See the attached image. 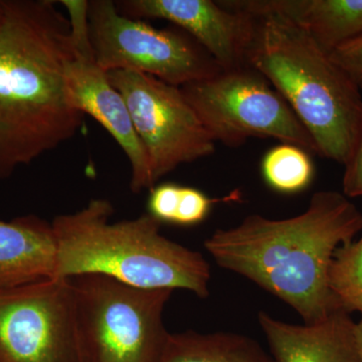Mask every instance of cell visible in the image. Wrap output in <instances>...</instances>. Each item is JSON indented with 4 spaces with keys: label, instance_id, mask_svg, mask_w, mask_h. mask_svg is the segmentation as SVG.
<instances>
[{
    "label": "cell",
    "instance_id": "obj_1",
    "mask_svg": "<svg viewBox=\"0 0 362 362\" xmlns=\"http://www.w3.org/2000/svg\"><path fill=\"white\" fill-rule=\"evenodd\" d=\"M71 26L51 0H4L0 20V181L84 128L65 77Z\"/></svg>",
    "mask_w": 362,
    "mask_h": 362
},
{
    "label": "cell",
    "instance_id": "obj_2",
    "mask_svg": "<svg viewBox=\"0 0 362 362\" xmlns=\"http://www.w3.org/2000/svg\"><path fill=\"white\" fill-rule=\"evenodd\" d=\"M362 232V213L334 190L312 195L303 213L284 220L250 214L204 240L216 265L247 278L289 305L305 324L340 310L328 286L338 247ZM342 310V309H341Z\"/></svg>",
    "mask_w": 362,
    "mask_h": 362
},
{
    "label": "cell",
    "instance_id": "obj_3",
    "mask_svg": "<svg viewBox=\"0 0 362 362\" xmlns=\"http://www.w3.org/2000/svg\"><path fill=\"white\" fill-rule=\"evenodd\" d=\"M108 199H93L52 221L57 244L56 278L102 275L140 289H182L209 296V262L160 233L151 214L112 221Z\"/></svg>",
    "mask_w": 362,
    "mask_h": 362
},
{
    "label": "cell",
    "instance_id": "obj_4",
    "mask_svg": "<svg viewBox=\"0 0 362 362\" xmlns=\"http://www.w3.org/2000/svg\"><path fill=\"white\" fill-rule=\"evenodd\" d=\"M252 16L247 65L287 102L315 143L316 153L344 163L362 119L358 86L289 21L273 13Z\"/></svg>",
    "mask_w": 362,
    "mask_h": 362
},
{
    "label": "cell",
    "instance_id": "obj_5",
    "mask_svg": "<svg viewBox=\"0 0 362 362\" xmlns=\"http://www.w3.org/2000/svg\"><path fill=\"white\" fill-rule=\"evenodd\" d=\"M83 362H159L173 290L140 289L102 275L70 279Z\"/></svg>",
    "mask_w": 362,
    "mask_h": 362
},
{
    "label": "cell",
    "instance_id": "obj_6",
    "mask_svg": "<svg viewBox=\"0 0 362 362\" xmlns=\"http://www.w3.org/2000/svg\"><path fill=\"white\" fill-rule=\"evenodd\" d=\"M180 89L216 143L239 147L250 138H274L316 153L289 105L251 66L221 71Z\"/></svg>",
    "mask_w": 362,
    "mask_h": 362
},
{
    "label": "cell",
    "instance_id": "obj_7",
    "mask_svg": "<svg viewBox=\"0 0 362 362\" xmlns=\"http://www.w3.org/2000/svg\"><path fill=\"white\" fill-rule=\"evenodd\" d=\"M88 23L95 61L106 73L137 71L181 88L223 71L187 33L127 18L112 0H90Z\"/></svg>",
    "mask_w": 362,
    "mask_h": 362
},
{
    "label": "cell",
    "instance_id": "obj_8",
    "mask_svg": "<svg viewBox=\"0 0 362 362\" xmlns=\"http://www.w3.org/2000/svg\"><path fill=\"white\" fill-rule=\"evenodd\" d=\"M107 74L146 150L154 187L181 164L214 153L216 142L180 87L137 71Z\"/></svg>",
    "mask_w": 362,
    "mask_h": 362
},
{
    "label": "cell",
    "instance_id": "obj_9",
    "mask_svg": "<svg viewBox=\"0 0 362 362\" xmlns=\"http://www.w3.org/2000/svg\"><path fill=\"white\" fill-rule=\"evenodd\" d=\"M0 362H83L70 279L0 289Z\"/></svg>",
    "mask_w": 362,
    "mask_h": 362
},
{
    "label": "cell",
    "instance_id": "obj_10",
    "mask_svg": "<svg viewBox=\"0 0 362 362\" xmlns=\"http://www.w3.org/2000/svg\"><path fill=\"white\" fill-rule=\"evenodd\" d=\"M127 18H158L181 28L223 71L247 65L255 18L211 0H122L115 1Z\"/></svg>",
    "mask_w": 362,
    "mask_h": 362
},
{
    "label": "cell",
    "instance_id": "obj_11",
    "mask_svg": "<svg viewBox=\"0 0 362 362\" xmlns=\"http://www.w3.org/2000/svg\"><path fill=\"white\" fill-rule=\"evenodd\" d=\"M73 45V44H71ZM73 45L65 68L66 85L78 110L108 131L127 156L130 189L134 194L154 187L146 150L136 133L122 95L112 86L108 74L95 61L90 45Z\"/></svg>",
    "mask_w": 362,
    "mask_h": 362
},
{
    "label": "cell",
    "instance_id": "obj_12",
    "mask_svg": "<svg viewBox=\"0 0 362 362\" xmlns=\"http://www.w3.org/2000/svg\"><path fill=\"white\" fill-rule=\"evenodd\" d=\"M258 321L276 362H362L356 321L337 310L314 324H292L259 312Z\"/></svg>",
    "mask_w": 362,
    "mask_h": 362
},
{
    "label": "cell",
    "instance_id": "obj_13",
    "mask_svg": "<svg viewBox=\"0 0 362 362\" xmlns=\"http://www.w3.org/2000/svg\"><path fill=\"white\" fill-rule=\"evenodd\" d=\"M221 4L250 16H282L328 54L362 37V0H235Z\"/></svg>",
    "mask_w": 362,
    "mask_h": 362
},
{
    "label": "cell",
    "instance_id": "obj_14",
    "mask_svg": "<svg viewBox=\"0 0 362 362\" xmlns=\"http://www.w3.org/2000/svg\"><path fill=\"white\" fill-rule=\"evenodd\" d=\"M52 223L35 214L0 220V289L56 278Z\"/></svg>",
    "mask_w": 362,
    "mask_h": 362
},
{
    "label": "cell",
    "instance_id": "obj_15",
    "mask_svg": "<svg viewBox=\"0 0 362 362\" xmlns=\"http://www.w3.org/2000/svg\"><path fill=\"white\" fill-rule=\"evenodd\" d=\"M159 362H276L252 338L235 332L170 333Z\"/></svg>",
    "mask_w": 362,
    "mask_h": 362
},
{
    "label": "cell",
    "instance_id": "obj_16",
    "mask_svg": "<svg viewBox=\"0 0 362 362\" xmlns=\"http://www.w3.org/2000/svg\"><path fill=\"white\" fill-rule=\"evenodd\" d=\"M262 173L273 189L283 194H296L310 185L314 166L309 152L289 143H282L267 152Z\"/></svg>",
    "mask_w": 362,
    "mask_h": 362
},
{
    "label": "cell",
    "instance_id": "obj_17",
    "mask_svg": "<svg viewBox=\"0 0 362 362\" xmlns=\"http://www.w3.org/2000/svg\"><path fill=\"white\" fill-rule=\"evenodd\" d=\"M328 286L340 308L362 318V235L338 247L328 270Z\"/></svg>",
    "mask_w": 362,
    "mask_h": 362
},
{
    "label": "cell",
    "instance_id": "obj_18",
    "mask_svg": "<svg viewBox=\"0 0 362 362\" xmlns=\"http://www.w3.org/2000/svg\"><path fill=\"white\" fill-rule=\"evenodd\" d=\"M216 202L197 188L181 187L175 225L194 226L202 223Z\"/></svg>",
    "mask_w": 362,
    "mask_h": 362
},
{
    "label": "cell",
    "instance_id": "obj_19",
    "mask_svg": "<svg viewBox=\"0 0 362 362\" xmlns=\"http://www.w3.org/2000/svg\"><path fill=\"white\" fill-rule=\"evenodd\" d=\"M180 185L163 183L150 189L148 214L160 223H175L180 202Z\"/></svg>",
    "mask_w": 362,
    "mask_h": 362
},
{
    "label": "cell",
    "instance_id": "obj_20",
    "mask_svg": "<svg viewBox=\"0 0 362 362\" xmlns=\"http://www.w3.org/2000/svg\"><path fill=\"white\" fill-rule=\"evenodd\" d=\"M343 165V194L349 199L362 197V119L356 141Z\"/></svg>",
    "mask_w": 362,
    "mask_h": 362
},
{
    "label": "cell",
    "instance_id": "obj_21",
    "mask_svg": "<svg viewBox=\"0 0 362 362\" xmlns=\"http://www.w3.org/2000/svg\"><path fill=\"white\" fill-rule=\"evenodd\" d=\"M331 59L339 66L362 89V37L346 42L329 54Z\"/></svg>",
    "mask_w": 362,
    "mask_h": 362
},
{
    "label": "cell",
    "instance_id": "obj_22",
    "mask_svg": "<svg viewBox=\"0 0 362 362\" xmlns=\"http://www.w3.org/2000/svg\"><path fill=\"white\" fill-rule=\"evenodd\" d=\"M356 338L357 346H358L359 352L362 358V318L358 322H356Z\"/></svg>",
    "mask_w": 362,
    "mask_h": 362
},
{
    "label": "cell",
    "instance_id": "obj_23",
    "mask_svg": "<svg viewBox=\"0 0 362 362\" xmlns=\"http://www.w3.org/2000/svg\"><path fill=\"white\" fill-rule=\"evenodd\" d=\"M2 14H4V0H0V20H1Z\"/></svg>",
    "mask_w": 362,
    "mask_h": 362
}]
</instances>
